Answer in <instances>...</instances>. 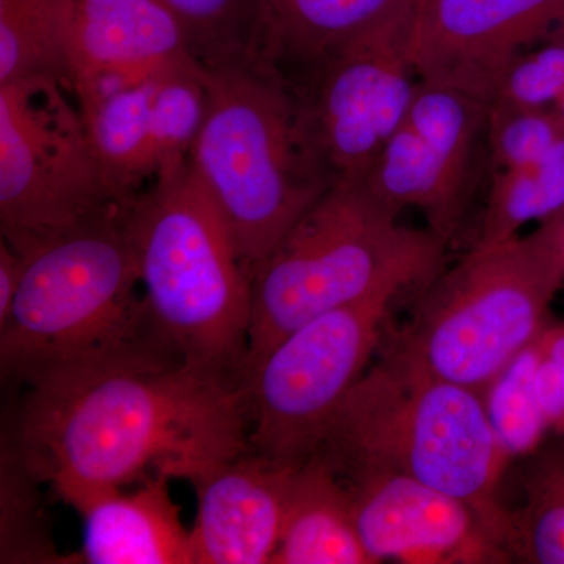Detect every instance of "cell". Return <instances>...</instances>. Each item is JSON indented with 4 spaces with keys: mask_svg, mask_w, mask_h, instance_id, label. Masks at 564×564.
Wrapping results in <instances>:
<instances>
[{
    "mask_svg": "<svg viewBox=\"0 0 564 564\" xmlns=\"http://www.w3.org/2000/svg\"><path fill=\"white\" fill-rule=\"evenodd\" d=\"M65 51L74 93L199 65L184 29L158 0H66Z\"/></svg>",
    "mask_w": 564,
    "mask_h": 564,
    "instance_id": "5bb4252c",
    "label": "cell"
},
{
    "mask_svg": "<svg viewBox=\"0 0 564 564\" xmlns=\"http://www.w3.org/2000/svg\"><path fill=\"white\" fill-rule=\"evenodd\" d=\"M564 210V139L529 165L491 173L488 196L473 247L519 236L530 223H544Z\"/></svg>",
    "mask_w": 564,
    "mask_h": 564,
    "instance_id": "ffe728a7",
    "label": "cell"
},
{
    "mask_svg": "<svg viewBox=\"0 0 564 564\" xmlns=\"http://www.w3.org/2000/svg\"><path fill=\"white\" fill-rule=\"evenodd\" d=\"M414 13L406 0L313 68L284 77L311 154L332 185L361 182L406 117L419 82L410 51Z\"/></svg>",
    "mask_w": 564,
    "mask_h": 564,
    "instance_id": "30bf717a",
    "label": "cell"
},
{
    "mask_svg": "<svg viewBox=\"0 0 564 564\" xmlns=\"http://www.w3.org/2000/svg\"><path fill=\"white\" fill-rule=\"evenodd\" d=\"M524 503L513 513L511 560L564 564V443L541 445L522 477Z\"/></svg>",
    "mask_w": 564,
    "mask_h": 564,
    "instance_id": "603a6c76",
    "label": "cell"
},
{
    "mask_svg": "<svg viewBox=\"0 0 564 564\" xmlns=\"http://www.w3.org/2000/svg\"><path fill=\"white\" fill-rule=\"evenodd\" d=\"M65 10L66 0H0V85L33 76L68 84Z\"/></svg>",
    "mask_w": 564,
    "mask_h": 564,
    "instance_id": "7402d4cb",
    "label": "cell"
},
{
    "mask_svg": "<svg viewBox=\"0 0 564 564\" xmlns=\"http://www.w3.org/2000/svg\"><path fill=\"white\" fill-rule=\"evenodd\" d=\"M20 254V291L0 325L6 380L28 384L158 337L141 295L124 207Z\"/></svg>",
    "mask_w": 564,
    "mask_h": 564,
    "instance_id": "8992f818",
    "label": "cell"
},
{
    "mask_svg": "<svg viewBox=\"0 0 564 564\" xmlns=\"http://www.w3.org/2000/svg\"><path fill=\"white\" fill-rule=\"evenodd\" d=\"M196 181L252 278L285 232L332 187L311 154L291 85L258 61L206 69Z\"/></svg>",
    "mask_w": 564,
    "mask_h": 564,
    "instance_id": "277c9868",
    "label": "cell"
},
{
    "mask_svg": "<svg viewBox=\"0 0 564 564\" xmlns=\"http://www.w3.org/2000/svg\"><path fill=\"white\" fill-rule=\"evenodd\" d=\"M293 469L248 451L195 481L192 564H272Z\"/></svg>",
    "mask_w": 564,
    "mask_h": 564,
    "instance_id": "9a60e30c",
    "label": "cell"
},
{
    "mask_svg": "<svg viewBox=\"0 0 564 564\" xmlns=\"http://www.w3.org/2000/svg\"><path fill=\"white\" fill-rule=\"evenodd\" d=\"M536 344L534 391L549 429L564 437V323L545 326Z\"/></svg>",
    "mask_w": 564,
    "mask_h": 564,
    "instance_id": "83f0119b",
    "label": "cell"
},
{
    "mask_svg": "<svg viewBox=\"0 0 564 564\" xmlns=\"http://www.w3.org/2000/svg\"><path fill=\"white\" fill-rule=\"evenodd\" d=\"M564 139V124L552 109L488 107L491 173L538 162Z\"/></svg>",
    "mask_w": 564,
    "mask_h": 564,
    "instance_id": "484cf974",
    "label": "cell"
},
{
    "mask_svg": "<svg viewBox=\"0 0 564 564\" xmlns=\"http://www.w3.org/2000/svg\"><path fill=\"white\" fill-rule=\"evenodd\" d=\"M339 477L372 564L511 562L484 518L464 500L403 474L356 470Z\"/></svg>",
    "mask_w": 564,
    "mask_h": 564,
    "instance_id": "4fadbf2b",
    "label": "cell"
},
{
    "mask_svg": "<svg viewBox=\"0 0 564 564\" xmlns=\"http://www.w3.org/2000/svg\"><path fill=\"white\" fill-rule=\"evenodd\" d=\"M170 480L152 475L131 492L102 494L77 511L84 521L77 563L192 564L191 530L182 524Z\"/></svg>",
    "mask_w": 564,
    "mask_h": 564,
    "instance_id": "2e32d148",
    "label": "cell"
},
{
    "mask_svg": "<svg viewBox=\"0 0 564 564\" xmlns=\"http://www.w3.org/2000/svg\"><path fill=\"white\" fill-rule=\"evenodd\" d=\"M399 218L362 182H340L323 192L252 278L245 372L318 315L381 293L423 288L440 273L448 245Z\"/></svg>",
    "mask_w": 564,
    "mask_h": 564,
    "instance_id": "3957f363",
    "label": "cell"
},
{
    "mask_svg": "<svg viewBox=\"0 0 564 564\" xmlns=\"http://www.w3.org/2000/svg\"><path fill=\"white\" fill-rule=\"evenodd\" d=\"M413 2H414V6H415V7H417V6H419V3H421V2H422V0H413Z\"/></svg>",
    "mask_w": 564,
    "mask_h": 564,
    "instance_id": "4dcf8cb0",
    "label": "cell"
},
{
    "mask_svg": "<svg viewBox=\"0 0 564 564\" xmlns=\"http://www.w3.org/2000/svg\"><path fill=\"white\" fill-rule=\"evenodd\" d=\"M562 32L564 0H422L411 62L419 80L489 106L508 66Z\"/></svg>",
    "mask_w": 564,
    "mask_h": 564,
    "instance_id": "7c38bea8",
    "label": "cell"
},
{
    "mask_svg": "<svg viewBox=\"0 0 564 564\" xmlns=\"http://www.w3.org/2000/svg\"><path fill=\"white\" fill-rule=\"evenodd\" d=\"M24 388L7 444L76 511L152 475L193 485L250 451L242 378L187 361L158 337Z\"/></svg>",
    "mask_w": 564,
    "mask_h": 564,
    "instance_id": "6da1fadb",
    "label": "cell"
},
{
    "mask_svg": "<svg viewBox=\"0 0 564 564\" xmlns=\"http://www.w3.org/2000/svg\"><path fill=\"white\" fill-rule=\"evenodd\" d=\"M552 110H554L555 113L558 115L560 120H562L564 124V93L562 98H560L558 101L555 102V106L552 107Z\"/></svg>",
    "mask_w": 564,
    "mask_h": 564,
    "instance_id": "f546056e",
    "label": "cell"
},
{
    "mask_svg": "<svg viewBox=\"0 0 564 564\" xmlns=\"http://www.w3.org/2000/svg\"><path fill=\"white\" fill-rule=\"evenodd\" d=\"M155 76L74 93L104 177L122 207L161 177L151 113Z\"/></svg>",
    "mask_w": 564,
    "mask_h": 564,
    "instance_id": "ac0fdd59",
    "label": "cell"
},
{
    "mask_svg": "<svg viewBox=\"0 0 564 564\" xmlns=\"http://www.w3.org/2000/svg\"><path fill=\"white\" fill-rule=\"evenodd\" d=\"M538 356L534 340L481 392L494 433L508 459L529 458L551 432L534 391Z\"/></svg>",
    "mask_w": 564,
    "mask_h": 564,
    "instance_id": "d4e9b609",
    "label": "cell"
},
{
    "mask_svg": "<svg viewBox=\"0 0 564 564\" xmlns=\"http://www.w3.org/2000/svg\"><path fill=\"white\" fill-rule=\"evenodd\" d=\"M406 0H261L263 62L300 76Z\"/></svg>",
    "mask_w": 564,
    "mask_h": 564,
    "instance_id": "d6986e66",
    "label": "cell"
},
{
    "mask_svg": "<svg viewBox=\"0 0 564 564\" xmlns=\"http://www.w3.org/2000/svg\"><path fill=\"white\" fill-rule=\"evenodd\" d=\"M272 564H372L347 486L322 455L293 469Z\"/></svg>",
    "mask_w": 564,
    "mask_h": 564,
    "instance_id": "e0dca14e",
    "label": "cell"
},
{
    "mask_svg": "<svg viewBox=\"0 0 564 564\" xmlns=\"http://www.w3.org/2000/svg\"><path fill=\"white\" fill-rule=\"evenodd\" d=\"M486 126V104L419 80L406 117L361 182L399 214L421 210L430 231L451 245L477 184Z\"/></svg>",
    "mask_w": 564,
    "mask_h": 564,
    "instance_id": "8fae6325",
    "label": "cell"
},
{
    "mask_svg": "<svg viewBox=\"0 0 564 564\" xmlns=\"http://www.w3.org/2000/svg\"><path fill=\"white\" fill-rule=\"evenodd\" d=\"M121 209L69 85L51 76L0 85L2 240L22 252Z\"/></svg>",
    "mask_w": 564,
    "mask_h": 564,
    "instance_id": "ba28073f",
    "label": "cell"
},
{
    "mask_svg": "<svg viewBox=\"0 0 564 564\" xmlns=\"http://www.w3.org/2000/svg\"><path fill=\"white\" fill-rule=\"evenodd\" d=\"M176 18L206 69L263 61L261 0H158Z\"/></svg>",
    "mask_w": 564,
    "mask_h": 564,
    "instance_id": "44dd1931",
    "label": "cell"
},
{
    "mask_svg": "<svg viewBox=\"0 0 564 564\" xmlns=\"http://www.w3.org/2000/svg\"><path fill=\"white\" fill-rule=\"evenodd\" d=\"M564 93V32L519 55L488 107L552 109Z\"/></svg>",
    "mask_w": 564,
    "mask_h": 564,
    "instance_id": "4316f807",
    "label": "cell"
},
{
    "mask_svg": "<svg viewBox=\"0 0 564 564\" xmlns=\"http://www.w3.org/2000/svg\"><path fill=\"white\" fill-rule=\"evenodd\" d=\"M152 332L187 361L243 380L251 278L191 163L124 207Z\"/></svg>",
    "mask_w": 564,
    "mask_h": 564,
    "instance_id": "5b68a950",
    "label": "cell"
},
{
    "mask_svg": "<svg viewBox=\"0 0 564 564\" xmlns=\"http://www.w3.org/2000/svg\"><path fill=\"white\" fill-rule=\"evenodd\" d=\"M315 454L337 474H403L464 500L511 558L513 513L497 496L508 458L477 389L386 348L348 393Z\"/></svg>",
    "mask_w": 564,
    "mask_h": 564,
    "instance_id": "7a4b0ae2",
    "label": "cell"
},
{
    "mask_svg": "<svg viewBox=\"0 0 564 564\" xmlns=\"http://www.w3.org/2000/svg\"><path fill=\"white\" fill-rule=\"evenodd\" d=\"M564 282V210L527 236L473 247L422 288L388 350L484 392L545 329Z\"/></svg>",
    "mask_w": 564,
    "mask_h": 564,
    "instance_id": "52a82bcc",
    "label": "cell"
},
{
    "mask_svg": "<svg viewBox=\"0 0 564 564\" xmlns=\"http://www.w3.org/2000/svg\"><path fill=\"white\" fill-rule=\"evenodd\" d=\"M24 259L6 240L0 242V325L7 322L20 291Z\"/></svg>",
    "mask_w": 564,
    "mask_h": 564,
    "instance_id": "f1b7e54d",
    "label": "cell"
},
{
    "mask_svg": "<svg viewBox=\"0 0 564 564\" xmlns=\"http://www.w3.org/2000/svg\"><path fill=\"white\" fill-rule=\"evenodd\" d=\"M40 481L9 444L0 459V563H69L52 540Z\"/></svg>",
    "mask_w": 564,
    "mask_h": 564,
    "instance_id": "cb8c5ba5",
    "label": "cell"
},
{
    "mask_svg": "<svg viewBox=\"0 0 564 564\" xmlns=\"http://www.w3.org/2000/svg\"><path fill=\"white\" fill-rule=\"evenodd\" d=\"M397 296L381 293L318 315L248 367L251 452L296 467L318 451L334 415L369 369Z\"/></svg>",
    "mask_w": 564,
    "mask_h": 564,
    "instance_id": "9c48e42d",
    "label": "cell"
}]
</instances>
